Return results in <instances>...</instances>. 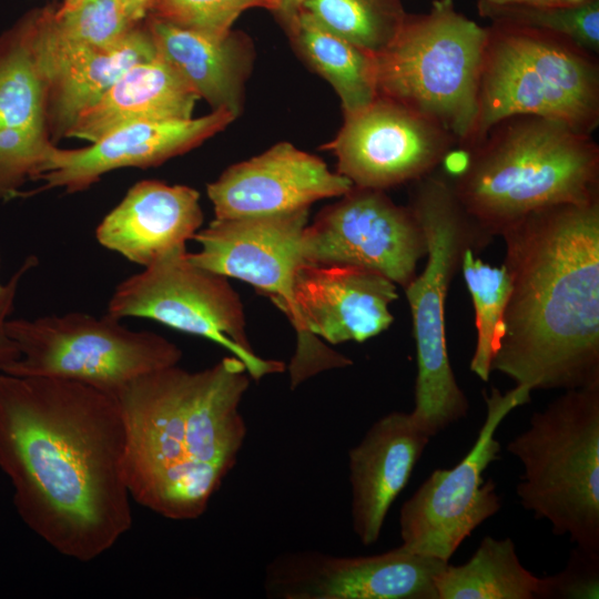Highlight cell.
Instances as JSON below:
<instances>
[{
  "label": "cell",
  "mask_w": 599,
  "mask_h": 599,
  "mask_svg": "<svg viewBox=\"0 0 599 599\" xmlns=\"http://www.w3.org/2000/svg\"><path fill=\"white\" fill-rule=\"evenodd\" d=\"M354 185L319 158L278 142L229 166L207 184L215 219L281 215L309 209L322 199L343 196Z\"/></svg>",
  "instance_id": "2e32d148"
},
{
  "label": "cell",
  "mask_w": 599,
  "mask_h": 599,
  "mask_svg": "<svg viewBox=\"0 0 599 599\" xmlns=\"http://www.w3.org/2000/svg\"><path fill=\"white\" fill-rule=\"evenodd\" d=\"M197 100L177 72L156 55L124 72L95 104L77 118L65 138L92 143L131 123L191 119Z\"/></svg>",
  "instance_id": "cb8c5ba5"
},
{
  "label": "cell",
  "mask_w": 599,
  "mask_h": 599,
  "mask_svg": "<svg viewBox=\"0 0 599 599\" xmlns=\"http://www.w3.org/2000/svg\"><path fill=\"white\" fill-rule=\"evenodd\" d=\"M39 14L57 40L88 48L113 47L136 26L128 17L122 0H85L64 12Z\"/></svg>",
  "instance_id": "f546056e"
},
{
  "label": "cell",
  "mask_w": 599,
  "mask_h": 599,
  "mask_svg": "<svg viewBox=\"0 0 599 599\" xmlns=\"http://www.w3.org/2000/svg\"><path fill=\"white\" fill-rule=\"evenodd\" d=\"M537 115L591 135L599 124L595 53L547 31L494 23L488 28L467 150L501 120Z\"/></svg>",
  "instance_id": "8992f818"
},
{
  "label": "cell",
  "mask_w": 599,
  "mask_h": 599,
  "mask_svg": "<svg viewBox=\"0 0 599 599\" xmlns=\"http://www.w3.org/2000/svg\"><path fill=\"white\" fill-rule=\"evenodd\" d=\"M37 265L38 258L34 255L26 257L20 267L6 283L4 290L0 293V368L19 358L17 346L7 334L6 323L13 311L18 287L22 277Z\"/></svg>",
  "instance_id": "d6a6232c"
},
{
  "label": "cell",
  "mask_w": 599,
  "mask_h": 599,
  "mask_svg": "<svg viewBox=\"0 0 599 599\" xmlns=\"http://www.w3.org/2000/svg\"><path fill=\"white\" fill-rule=\"evenodd\" d=\"M302 254L305 263L366 268L405 288L426 255V240L409 206L382 190L353 186L306 225Z\"/></svg>",
  "instance_id": "4fadbf2b"
},
{
  "label": "cell",
  "mask_w": 599,
  "mask_h": 599,
  "mask_svg": "<svg viewBox=\"0 0 599 599\" xmlns=\"http://www.w3.org/2000/svg\"><path fill=\"white\" fill-rule=\"evenodd\" d=\"M466 151L464 169L449 183L490 237L534 211L599 200V146L560 121L512 115Z\"/></svg>",
  "instance_id": "277c9868"
},
{
  "label": "cell",
  "mask_w": 599,
  "mask_h": 599,
  "mask_svg": "<svg viewBox=\"0 0 599 599\" xmlns=\"http://www.w3.org/2000/svg\"><path fill=\"white\" fill-rule=\"evenodd\" d=\"M438 599H545V577L520 562L510 538L486 536L468 561L437 575Z\"/></svg>",
  "instance_id": "484cf974"
},
{
  "label": "cell",
  "mask_w": 599,
  "mask_h": 599,
  "mask_svg": "<svg viewBox=\"0 0 599 599\" xmlns=\"http://www.w3.org/2000/svg\"><path fill=\"white\" fill-rule=\"evenodd\" d=\"M301 9L372 55L395 40L407 18L400 0H304Z\"/></svg>",
  "instance_id": "4316f807"
},
{
  "label": "cell",
  "mask_w": 599,
  "mask_h": 599,
  "mask_svg": "<svg viewBox=\"0 0 599 599\" xmlns=\"http://www.w3.org/2000/svg\"><path fill=\"white\" fill-rule=\"evenodd\" d=\"M530 393L512 387L505 394L485 393L486 417L473 447L448 469H435L402 506V547L449 561L463 541L485 520L497 514L501 499L485 469L500 458L495 435L501 422L530 402Z\"/></svg>",
  "instance_id": "7c38bea8"
},
{
  "label": "cell",
  "mask_w": 599,
  "mask_h": 599,
  "mask_svg": "<svg viewBox=\"0 0 599 599\" xmlns=\"http://www.w3.org/2000/svg\"><path fill=\"white\" fill-rule=\"evenodd\" d=\"M83 1L85 0H64V2L61 4L59 9H57V11L64 12V11L71 10L75 8L77 6H79L80 3H82Z\"/></svg>",
  "instance_id": "8d00e7d4"
},
{
  "label": "cell",
  "mask_w": 599,
  "mask_h": 599,
  "mask_svg": "<svg viewBox=\"0 0 599 599\" xmlns=\"http://www.w3.org/2000/svg\"><path fill=\"white\" fill-rule=\"evenodd\" d=\"M396 284L362 267L302 264L295 274L294 296L306 336L331 344L364 342L393 323L390 304Z\"/></svg>",
  "instance_id": "d6986e66"
},
{
  "label": "cell",
  "mask_w": 599,
  "mask_h": 599,
  "mask_svg": "<svg viewBox=\"0 0 599 599\" xmlns=\"http://www.w3.org/2000/svg\"><path fill=\"white\" fill-rule=\"evenodd\" d=\"M248 385L232 355L197 372L160 368L118 390L131 499L171 520L202 516L246 438L240 404Z\"/></svg>",
  "instance_id": "3957f363"
},
{
  "label": "cell",
  "mask_w": 599,
  "mask_h": 599,
  "mask_svg": "<svg viewBox=\"0 0 599 599\" xmlns=\"http://www.w3.org/2000/svg\"><path fill=\"white\" fill-rule=\"evenodd\" d=\"M479 13L493 21L566 37L581 48L599 51V0L570 7L493 4L478 1Z\"/></svg>",
  "instance_id": "f1b7e54d"
},
{
  "label": "cell",
  "mask_w": 599,
  "mask_h": 599,
  "mask_svg": "<svg viewBox=\"0 0 599 599\" xmlns=\"http://www.w3.org/2000/svg\"><path fill=\"white\" fill-rule=\"evenodd\" d=\"M303 2L304 0H265L266 9L273 11L282 23L294 16Z\"/></svg>",
  "instance_id": "836d02e7"
},
{
  "label": "cell",
  "mask_w": 599,
  "mask_h": 599,
  "mask_svg": "<svg viewBox=\"0 0 599 599\" xmlns=\"http://www.w3.org/2000/svg\"><path fill=\"white\" fill-rule=\"evenodd\" d=\"M456 144L443 128L393 100L376 97L343 125L323 149L337 159V173L356 187L386 190L415 182Z\"/></svg>",
  "instance_id": "5bb4252c"
},
{
  "label": "cell",
  "mask_w": 599,
  "mask_h": 599,
  "mask_svg": "<svg viewBox=\"0 0 599 599\" xmlns=\"http://www.w3.org/2000/svg\"><path fill=\"white\" fill-rule=\"evenodd\" d=\"M493 4H519L534 7H570L582 4L589 0H483Z\"/></svg>",
  "instance_id": "e575fe53"
},
{
  "label": "cell",
  "mask_w": 599,
  "mask_h": 599,
  "mask_svg": "<svg viewBox=\"0 0 599 599\" xmlns=\"http://www.w3.org/2000/svg\"><path fill=\"white\" fill-rule=\"evenodd\" d=\"M500 236L509 294L490 370L530 394L599 385V200L534 211Z\"/></svg>",
  "instance_id": "7a4b0ae2"
},
{
  "label": "cell",
  "mask_w": 599,
  "mask_h": 599,
  "mask_svg": "<svg viewBox=\"0 0 599 599\" xmlns=\"http://www.w3.org/2000/svg\"><path fill=\"white\" fill-rule=\"evenodd\" d=\"M524 468L516 493L524 509L599 554V385L567 389L507 445Z\"/></svg>",
  "instance_id": "52a82bcc"
},
{
  "label": "cell",
  "mask_w": 599,
  "mask_h": 599,
  "mask_svg": "<svg viewBox=\"0 0 599 599\" xmlns=\"http://www.w3.org/2000/svg\"><path fill=\"white\" fill-rule=\"evenodd\" d=\"M45 89L51 141L65 136L77 118L95 104L131 67L158 55L146 29L135 26L110 48L72 45L57 40L40 14L24 22Z\"/></svg>",
  "instance_id": "e0dca14e"
},
{
  "label": "cell",
  "mask_w": 599,
  "mask_h": 599,
  "mask_svg": "<svg viewBox=\"0 0 599 599\" xmlns=\"http://www.w3.org/2000/svg\"><path fill=\"white\" fill-rule=\"evenodd\" d=\"M283 26L298 55L332 85L344 116L361 111L376 99L372 54L329 32L302 9Z\"/></svg>",
  "instance_id": "d4e9b609"
},
{
  "label": "cell",
  "mask_w": 599,
  "mask_h": 599,
  "mask_svg": "<svg viewBox=\"0 0 599 599\" xmlns=\"http://www.w3.org/2000/svg\"><path fill=\"white\" fill-rule=\"evenodd\" d=\"M52 146L44 83L23 22L0 38V199L34 181Z\"/></svg>",
  "instance_id": "ffe728a7"
},
{
  "label": "cell",
  "mask_w": 599,
  "mask_h": 599,
  "mask_svg": "<svg viewBox=\"0 0 599 599\" xmlns=\"http://www.w3.org/2000/svg\"><path fill=\"white\" fill-rule=\"evenodd\" d=\"M599 598V554L576 548L560 572L545 577V599Z\"/></svg>",
  "instance_id": "1f68e13d"
},
{
  "label": "cell",
  "mask_w": 599,
  "mask_h": 599,
  "mask_svg": "<svg viewBox=\"0 0 599 599\" xmlns=\"http://www.w3.org/2000/svg\"><path fill=\"white\" fill-rule=\"evenodd\" d=\"M234 120L230 112L215 110L186 120L131 123L82 149L54 145L34 179L43 183L37 191L58 187L68 193L80 192L110 171L159 165L200 145Z\"/></svg>",
  "instance_id": "ac0fdd59"
},
{
  "label": "cell",
  "mask_w": 599,
  "mask_h": 599,
  "mask_svg": "<svg viewBox=\"0 0 599 599\" xmlns=\"http://www.w3.org/2000/svg\"><path fill=\"white\" fill-rule=\"evenodd\" d=\"M146 29L158 55L167 62L212 111L223 110L236 119L244 104L255 48L237 31L211 37L150 16Z\"/></svg>",
  "instance_id": "603a6c76"
},
{
  "label": "cell",
  "mask_w": 599,
  "mask_h": 599,
  "mask_svg": "<svg viewBox=\"0 0 599 599\" xmlns=\"http://www.w3.org/2000/svg\"><path fill=\"white\" fill-rule=\"evenodd\" d=\"M124 448L113 395L0 373V469L22 521L57 552L91 561L130 530Z\"/></svg>",
  "instance_id": "6da1fadb"
},
{
  "label": "cell",
  "mask_w": 599,
  "mask_h": 599,
  "mask_svg": "<svg viewBox=\"0 0 599 599\" xmlns=\"http://www.w3.org/2000/svg\"><path fill=\"white\" fill-rule=\"evenodd\" d=\"M447 564L402 546L358 557L300 550L266 566L264 590L277 599H438L435 579Z\"/></svg>",
  "instance_id": "9a60e30c"
},
{
  "label": "cell",
  "mask_w": 599,
  "mask_h": 599,
  "mask_svg": "<svg viewBox=\"0 0 599 599\" xmlns=\"http://www.w3.org/2000/svg\"><path fill=\"white\" fill-rule=\"evenodd\" d=\"M186 254L185 247L176 248L119 283L106 313L119 319H153L207 338L237 357L255 380L283 372V362L252 349L243 305L227 277L193 264Z\"/></svg>",
  "instance_id": "30bf717a"
},
{
  "label": "cell",
  "mask_w": 599,
  "mask_h": 599,
  "mask_svg": "<svg viewBox=\"0 0 599 599\" xmlns=\"http://www.w3.org/2000/svg\"><path fill=\"white\" fill-rule=\"evenodd\" d=\"M203 211L199 192L158 180L136 182L95 230L99 244L146 267L185 247L200 231Z\"/></svg>",
  "instance_id": "7402d4cb"
},
{
  "label": "cell",
  "mask_w": 599,
  "mask_h": 599,
  "mask_svg": "<svg viewBox=\"0 0 599 599\" xmlns=\"http://www.w3.org/2000/svg\"><path fill=\"white\" fill-rule=\"evenodd\" d=\"M124 10L134 23L143 19L158 0H122Z\"/></svg>",
  "instance_id": "d590c367"
},
{
  "label": "cell",
  "mask_w": 599,
  "mask_h": 599,
  "mask_svg": "<svg viewBox=\"0 0 599 599\" xmlns=\"http://www.w3.org/2000/svg\"><path fill=\"white\" fill-rule=\"evenodd\" d=\"M467 248L461 267L466 286L475 309L476 346L470 359V370L483 382H488L491 359L504 332V313L509 294V278L504 266L495 267Z\"/></svg>",
  "instance_id": "83f0119b"
},
{
  "label": "cell",
  "mask_w": 599,
  "mask_h": 599,
  "mask_svg": "<svg viewBox=\"0 0 599 599\" xmlns=\"http://www.w3.org/2000/svg\"><path fill=\"white\" fill-rule=\"evenodd\" d=\"M488 28L435 0L408 16L395 40L373 55L377 97L393 100L447 131L464 148L477 116Z\"/></svg>",
  "instance_id": "ba28073f"
},
{
  "label": "cell",
  "mask_w": 599,
  "mask_h": 599,
  "mask_svg": "<svg viewBox=\"0 0 599 599\" xmlns=\"http://www.w3.org/2000/svg\"><path fill=\"white\" fill-rule=\"evenodd\" d=\"M308 213L305 209L281 215L215 219L193 237L201 250L186 254L200 267L251 284L286 315L297 334L290 365L296 380L334 368L341 361V354L306 336L295 303L294 281L305 263L302 236Z\"/></svg>",
  "instance_id": "8fae6325"
},
{
  "label": "cell",
  "mask_w": 599,
  "mask_h": 599,
  "mask_svg": "<svg viewBox=\"0 0 599 599\" xmlns=\"http://www.w3.org/2000/svg\"><path fill=\"white\" fill-rule=\"evenodd\" d=\"M426 240V265L404 288L416 345L417 374L410 415L429 437L467 416L469 402L458 385L447 352L445 304L467 248L481 251L493 240L468 216L450 183L426 175L415 181L408 205Z\"/></svg>",
  "instance_id": "5b68a950"
},
{
  "label": "cell",
  "mask_w": 599,
  "mask_h": 599,
  "mask_svg": "<svg viewBox=\"0 0 599 599\" xmlns=\"http://www.w3.org/2000/svg\"><path fill=\"white\" fill-rule=\"evenodd\" d=\"M0 265H1V255H0ZM6 284L0 283V293L4 290Z\"/></svg>",
  "instance_id": "74e56055"
},
{
  "label": "cell",
  "mask_w": 599,
  "mask_h": 599,
  "mask_svg": "<svg viewBox=\"0 0 599 599\" xmlns=\"http://www.w3.org/2000/svg\"><path fill=\"white\" fill-rule=\"evenodd\" d=\"M430 437L410 413L377 419L348 451L351 517L364 546L375 544L394 500L408 484Z\"/></svg>",
  "instance_id": "44dd1931"
},
{
  "label": "cell",
  "mask_w": 599,
  "mask_h": 599,
  "mask_svg": "<svg viewBox=\"0 0 599 599\" xmlns=\"http://www.w3.org/2000/svg\"><path fill=\"white\" fill-rule=\"evenodd\" d=\"M257 7L266 9L265 0H158L148 14L222 38L245 10Z\"/></svg>",
  "instance_id": "4dcf8cb0"
},
{
  "label": "cell",
  "mask_w": 599,
  "mask_h": 599,
  "mask_svg": "<svg viewBox=\"0 0 599 599\" xmlns=\"http://www.w3.org/2000/svg\"><path fill=\"white\" fill-rule=\"evenodd\" d=\"M6 331L19 358L0 373L68 379L111 395L134 378L177 365L182 358V351L171 341L130 329L108 313L9 318Z\"/></svg>",
  "instance_id": "9c48e42d"
}]
</instances>
